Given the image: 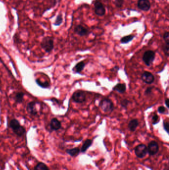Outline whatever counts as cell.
Returning a JSON list of instances; mask_svg holds the SVG:
<instances>
[{
	"instance_id": "cell-1",
	"label": "cell",
	"mask_w": 169,
	"mask_h": 170,
	"mask_svg": "<svg viewBox=\"0 0 169 170\" xmlns=\"http://www.w3.org/2000/svg\"><path fill=\"white\" fill-rule=\"evenodd\" d=\"M10 127L17 135L21 137L25 133V129L21 125L18 120L12 119L10 122Z\"/></svg>"
},
{
	"instance_id": "cell-2",
	"label": "cell",
	"mask_w": 169,
	"mask_h": 170,
	"mask_svg": "<svg viewBox=\"0 0 169 170\" xmlns=\"http://www.w3.org/2000/svg\"><path fill=\"white\" fill-rule=\"evenodd\" d=\"M99 106L105 113H111L114 109V103L111 99L104 98L100 102Z\"/></svg>"
},
{
	"instance_id": "cell-3",
	"label": "cell",
	"mask_w": 169,
	"mask_h": 170,
	"mask_svg": "<svg viewBox=\"0 0 169 170\" xmlns=\"http://www.w3.org/2000/svg\"><path fill=\"white\" fill-rule=\"evenodd\" d=\"M40 45L47 53H50L54 48V39L51 36H46L43 38Z\"/></svg>"
},
{
	"instance_id": "cell-4",
	"label": "cell",
	"mask_w": 169,
	"mask_h": 170,
	"mask_svg": "<svg viewBox=\"0 0 169 170\" xmlns=\"http://www.w3.org/2000/svg\"><path fill=\"white\" fill-rule=\"evenodd\" d=\"M155 52L152 50H147L143 53L142 61L147 67L151 66L155 59Z\"/></svg>"
},
{
	"instance_id": "cell-5",
	"label": "cell",
	"mask_w": 169,
	"mask_h": 170,
	"mask_svg": "<svg viewBox=\"0 0 169 170\" xmlns=\"http://www.w3.org/2000/svg\"><path fill=\"white\" fill-rule=\"evenodd\" d=\"M72 99L73 102L77 104H82L86 100V94L83 91L78 90L73 93Z\"/></svg>"
},
{
	"instance_id": "cell-6",
	"label": "cell",
	"mask_w": 169,
	"mask_h": 170,
	"mask_svg": "<svg viewBox=\"0 0 169 170\" xmlns=\"http://www.w3.org/2000/svg\"><path fill=\"white\" fill-rule=\"evenodd\" d=\"M135 153L137 157L140 159L143 158L147 153V146L144 144L138 145L135 148Z\"/></svg>"
},
{
	"instance_id": "cell-7",
	"label": "cell",
	"mask_w": 169,
	"mask_h": 170,
	"mask_svg": "<svg viewBox=\"0 0 169 170\" xmlns=\"http://www.w3.org/2000/svg\"><path fill=\"white\" fill-rule=\"evenodd\" d=\"M94 12L98 16L102 17L106 13V9L104 6L101 2L96 1L94 4Z\"/></svg>"
},
{
	"instance_id": "cell-8",
	"label": "cell",
	"mask_w": 169,
	"mask_h": 170,
	"mask_svg": "<svg viewBox=\"0 0 169 170\" xmlns=\"http://www.w3.org/2000/svg\"><path fill=\"white\" fill-rule=\"evenodd\" d=\"M147 148V153L150 156H154L158 153L159 146L158 143L155 141H151L149 143Z\"/></svg>"
},
{
	"instance_id": "cell-9",
	"label": "cell",
	"mask_w": 169,
	"mask_h": 170,
	"mask_svg": "<svg viewBox=\"0 0 169 170\" xmlns=\"http://www.w3.org/2000/svg\"><path fill=\"white\" fill-rule=\"evenodd\" d=\"M141 79L143 83L146 84L151 85L154 83L155 77L154 75L148 71H145L142 74Z\"/></svg>"
},
{
	"instance_id": "cell-10",
	"label": "cell",
	"mask_w": 169,
	"mask_h": 170,
	"mask_svg": "<svg viewBox=\"0 0 169 170\" xmlns=\"http://www.w3.org/2000/svg\"><path fill=\"white\" fill-rule=\"evenodd\" d=\"M74 32L80 36H88L90 33L88 28H85L81 25H79L75 27Z\"/></svg>"
},
{
	"instance_id": "cell-11",
	"label": "cell",
	"mask_w": 169,
	"mask_h": 170,
	"mask_svg": "<svg viewBox=\"0 0 169 170\" xmlns=\"http://www.w3.org/2000/svg\"><path fill=\"white\" fill-rule=\"evenodd\" d=\"M151 3L149 0H138L137 6L139 10L147 12L151 8Z\"/></svg>"
},
{
	"instance_id": "cell-12",
	"label": "cell",
	"mask_w": 169,
	"mask_h": 170,
	"mask_svg": "<svg viewBox=\"0 0 169 170\" xmlns=\"http://www.w3.org/2000/svg\"><path fill=\"white\" fill-rule=\"evenodd\" d=\"M50 126L51 130H53V131H57L61 128L62 124L57 118H53L51 119L50 123Z\"/></svg>"
},
{
	"instance_id": "cell-13",
	"label": "cell",
	"mask_w": 169,
	"mask_h": 170,
	"mask_svg": "<svg viewBox=\"0 0 169 170\" xmlns=\"http://www.w3.org/2000/svg\"><path fill=\"white\" fill-rule=\"evenodd\" d=\"M36 104H37V102H31L28 104V105L26 107V110L30 115H37Z\"/></svg>"
},
{
	"instance_id": "cell-14",
	"label": "cell",
	"mask_w": 169,
	"mask_h": 170,
	"mask_svg": "<svg viewBox=\"0 0 169 170\" xmlns=\"http://www.w3.org/2000/svg\"><path fill=\"white\" fill-rule=\"evenodd\" d=\"M86 64L84 61H80V62L76 64V65L73 67L72 70L75 74H80L83 70Z\"/></svg>"
},
{
	"instance_id": "cell-15",
	"label": "cell",
	"mask_w": 169,
	"mask_h": 170,
	"mask_svg": "<svg viewBox=\"0 0 169 170\" xmlns=\"http://www.w3.org/2000/svg\"><path fill=\"white\" fill-rule=\"evenodd\" d=\"M139 121L138 119L135 118L129 121L128 123V129L131 132H135L139 125Z\"/></svg>"
},
{
	"instance_id": "cell-16",
	"label": "cell",
	"mask_w": 169,
	"mask_h": 170,
	"mask_svg": "<svg viewBox=\"0 0 169 170\" xmlns=\"http://www.w3.org/2000/svg\"><path fill=\"white\" fill-rule=\"evenodd\" d=\"M126 89V85L124 83H118L113 88V91L118 92L120 94H124V93H125Z\"/></svg>"
},
{
	"instance_id": "cell-17",
	"label": "cell",
	"mask_w": 169,
	"mask_h": 170,
	"mask_svg": "<svg viewBox=\"0 0 169 170\" xmlns=\"http://www.w3.org/2000/svg\"><path fill=\"white\" fill-rule=\"evenodd\" d=\"M93 141L92 140L87 139L84 141V143H83V145L81 146V149H80V152L82 153H84L87 150L88 148L92 145Z\"/></svg>"
},
{
	"instance_id": "cell-18",
	"label": "cell",
	"mask_w": 169,
	"mask_h": 170,
	"mask_svg": "<svg viewBox=\"0 0 169 170\" xmlns=\"http://www.w3.org/2000/svg\"><path fill=\"white\" fill-rule=\"evenodd\" d=\"M66 152L69 155L72 157H76L79 155L80 152V150L78 147L72 148V149H68L66 150Z\"/></svg>"
},
{
	"instance_id": "cell-19",
	"label": "cell",
	"mask_w": 169,
	"mask_h": 170,
	"mask_svg": "<svg viewBox=\"0 0 169 170\" xmlns=\"http://www.w3.org/2000/svg\"><path fill=\"white\" fill-rule=\"evenodd\" d=\"M135 38V35H128L127 36H125L122 37V38H121L120 42L122 44H127V43H129L130 42H132Z\"/></svg>"
},
{
	"instance_id": "cell-20",
	"label": "cell",
	"mask_w": 169,
	"mask_h": 170,
	"mask_svg": "<svg viewBox=\"0 0 169 170\" xmlns=\"http://www.w3.org/2000/svg\"><path fill=\"white\" fill-rule=\"evenodd\" d=\"M24 94L23 92H18L16 93L14 97V100L17 103H21L24 101Z\"/></svg>"
},
{
	"instance_id": "cell-21",
	"label": "cell",
	"mask_w": 169,
	"mask_h": 170,
	"mask_svg": "<svg viewBox=\"0 0 169 170\" xmlns=\"http://www.w3.org/2000/svg\"><path fill=\"white\" fill-rule=\"evenodd\" d=\"M34 170H49V169L45 164L43 163L42 162H40L36 165Z\"/></svg>"
},
{
	"instance_id": "cell-22",
	"label": "cell",
	"mask_w": 169,
	"mask_h": 170,
	"mask_svg": "<svg viewBox=\"0 0 169 170\" xmlns=\"http://www.w3.org/2000/svg\"><path fill=\"white\" fill-rule=\"evenodd\" d=\"M36 83L39 86H40L42 88H48L49 87L50 84L48 82L45 81V82H42L39 79H37L36 80Z\"/></svg>"
},
{
	"instance_id": "cell-23",
	"label": "cell",
	"mask_w": 169,
	"mask_h": 170,
	"mask_svg": "<svg viewBox=\"0 0 169 170\" xmlns=\"http://www.w3.org/2000/svg\"><path fill=\"white\" fill-rule=\"evenodd\" d=\"M63 22V18L62 14H59L57 15L55 22L54 23V25L55 26H60L62 24Z\"/></svg>"
},
{
	"instance_id": "cell-24",
	"label": "cell",
	"mask_w": 169,
	"mask_h": 170,
	"mask_svg": "<svg viewBox=\"0 0 169 170\" xmlns=\"http://www.w3.org/2000/svg\"><path fill=\"white\" fill-rule=\"evenodd\" d=\"M160 120V118L159 116L156 113H154L151 118V122H152V125H157V123L159 122Z\"/></svg>"
},
{
	"instance_id": "cell-25",
	"label": "cell",
	"mask_w": 169,
	"mask_h": 170,
	"mask_svg": "<svg viewBox=\"0 0 169 170\" xmlns=\"http://www.w3.org/2000/svg\"><path fill=\"white\" fill-rule=\"evenodd\" d=\"M131 102L127 98H124L120 102V105L122 108L127 109L128 105L130 104Z\"/></svg>"
},
{
	"instance_id": "cell-26",
	"label": "cell",
	"mask_w": 169,
	"mask_h": 170,
	"mask_svg": "<svg viewBox=\"0 0 169 170\" xmlns=\"http://www.w3.org/2000/svg\"><path fill=\"white\" fill-rule=\"evenodd\" d=\"M157 111H158V112L160 113V114H166V115H168V109H166V108H165V107H164V106H162V105L158 107Z\"/></svg>"
},
{
	"instance_id": "cell-27",
	"label": "cell",
	"mask_w": 169,
	"mask_h": 170,
	"mask_svg": "<svg viewBox=\"0 0 169 170\" xmlns=\"http://www.w3.org/2000/svg\"><path fill=\"white\" fill-rule=\"evenodd\" d=\"M163 50L164 52L165 53V55H166L167 57L169 56V44L167 43H165L164 44L162 47Z\"/></svg>"
},
{
	"instance_id": "cell-28",
	"label": "cell",
	"mask_w": 169,
	"mask_h": 170,
	"mask_svg": "<svg viewBox=\"0 0 169 170\" xmlns=\"http://www.w3.org/2000/svg\"><path fill=\"white\" fill-rule=\"evenodd\" d=\"M124 0H115L114 1L115 6L118 8H122L124 5Z\"/></svg>"
},
{
	"instance_id": "cell-29",
	"label": "cell",
	"mask_w": 169,
	"mask_h": 170,
	"mask_svg": "<svg viewBox=\"0 0 169 170\" xmlns=\"http://www.w3.org/2000/svg\"><path fill=\"white\" fill-rule=\"evenodd\" d=\"M163 38L165 43L169 44V32H165L164 33Z\"/></svg>"
},
{
	"instance_id": "cell-30",
	"label": "cell",
	"mask_w": 169,
	"mask_h": 170,
	"mask_svg": "<svg viewBox=\"0 0 169 170\" xmlns=\"http://www.w3.org/2000/svg\"><path fill=\"white\" fill-rule=\"evenodd\" d=\"M153 88V87H148L147 88H146L145 91V95H150L152 93V92Z\"/></svg>"
},
{
	"instance_id": "cell-31",
	"label": "cell",
	"mask_w": 169,
	"mask_h": 170,
	"mask_svg": "<svg viewBox=\"0 0 169 170\" xmlns=\"http://www.w3.org/2000/svg\"><path fill=\"white\" fill-rule=\"evenodd\" d=\"M163 128L164 130L167 132V133H169V123L168 122H165L164 120Z\"/></svg>"
},
{
	"instance_id": "cell-32",
	"label": "cell",
	"mask_w": 169,
	"mask_h": 170,
	"mask_svg": "<svg viewBox=\"0 0 169 170\" xmlns=\"http://www.w3.org/2000/svg\"><path fill=\"white\" fill-rule=\"evenodd\" d=\"M119 69H120V68H119L118 66H115L113 68H112L110 70V71H112V72H114V73H118V72Z\"/></svg>"
},
{
	"instance_id": "cell-33",
	"label": "cell",
	"mask_w": 169,
	"mask_h": 170,
	"mask_svg": "<svg viewBox=\"0 0 169 170\" xmlns=\"http://www.w3.org/2000/svg\"><path fill=\"white\" fill-rule=\"evenodd\" d=\"M165 105L166 106L167 108H169V98H167L165 101Z\"/></svg>"
}]
</instances>
